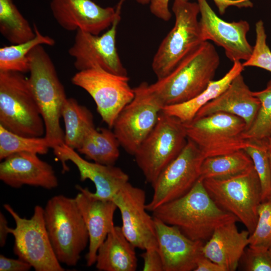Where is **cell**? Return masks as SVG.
I'll return each mask as SVG.
<instances>
[{
    "label": "cell",
    "mask_w": 271,
    "mask_h": 271,
    "mask_svg": "<svg viewBox=\"0 0 271 271\" xmlns=\"http://www.w3.org/2000/svg\"><path fill=\"white\" fill-rule=\"evenodd\" d=\"M152 213L153 217L176 226L189 238L204 242L218 227L239 221L216 205L201 179L187 193L159 206Z\"/></svg>",
    "instance_id": "6da1fadb"
},
{
    "label": "cell",
    "mask_w": 271,
    "mask_h": 271,
    "mask_svg": "<svg viewBox=\"0 0 271 271\" xmlns=\"http://www.w3.org/2000/svg\"><path fill=\"white\" fill-rule=\"evenodd\" d=\"M220 58L209 41L201 43L166 76L149 84L164 106L181 103L197 96L213 80Z\"/></svg>",
    "instance_id": "7a4b0ae2"
},
{
    "label": "cell",
    "mask_w": 271,
    "mask_h": 271,
    "mask_svg": "<svg viewBox=\"0 0 271 271\" xmlns=\"http://www.w3.org/2000/svg\"><path fill=\"white\" fill-rule=\"evenodd\" d=\"M29 83L44 120L45 133L52 149L64 143V132L60 122L62 106L67 99L54 64L42 45L28 55Z\"/></svg>",
    "instance_id": "3957f363"
},
{
    "label": "cell",
    "mask_w": 271,
    "mask_h": 271,
    "mask_svg": "<svg viewBox=\"0 0 271 271\" xmlns=\"http://www.w3.org/2000/svg\"><path fill=\"white\" fill-rule=\"evenodd\" d=\"M46 227L60 263L75 266L89 244V235L75 198L58 195L44 208Z\"/></svg>",
    "instance_id": "277c9868"
},
{
    "label": "cell",
    "mask_w": 271,
    "mask_h": 271,
    "mask_svg": "<svg viewBox=\"0 0 271 271\" xmlns=\"http://www.w3.org/2000/svg\"><path fill=\"white\" fill-rule=\"evenodd\" d=\"M0 125L25 137H41L45 133L28 78L22 73L0 71Z\"/></svg>",
    "instance_id": "5b68a950"
},
{
    "label": "cell",
    "mask_w": 271,
    "mask_h": 271,
    "mask_svg": "<svg viewBox=\"0 0 271 271\" xmlns=\"http://www.w3.org/2000/svg\"><path fill=\"white\" fill-rule=\"evenodd\" d=\"M203 182L216 205L234 215L250 234L255 228L258 208L262 200L261 184L254 166L230 177Z\"/></svg>",
    "instance_id": "8992f818"
},
{
    "label": "cell",
    "mask_w": 271,
    "mask_h": 271,
    "mask_svg": "<svg viewBox=\"0 0 271 271\" xmlns=\"http://www.w3.org/2000/svg\"><path fill=\"white\" fill-rule=\"evenodd\" d=\"M172 11L175 16L174 25L161 43L152 61V70L158 79L168 75L203 42L197 2L174 0Z\"/></svg>",
    "instance_id": "52a82bcc"
},
{
    "label": "cell",
    "mask_w": 271,
    "mask_h": 271,
    "mask_svg": "<svg viewBox=\"0 0 271 271\" xmlns=\"http://www.w3.org/2000/svg\"><path fill=\"white\" fill-rule=\"evenodd\" d=\"M187 140L184 122L162 110L155 126L133 155L147 182L152 185L156 181Z\"/></svg>",
    "instance_id": "ba28073f"
},
{
    "label": "cell",
    "mask_w": 271,
    "mask_h": 271,
    "mask_svg": "<svg viewBox=\"0 0 271 271\" xmlns=\"http://www.w3.org/2000/svg\"><path fill=\"white\" fill-rule=\"evenodd\" d=\"M14 219L16 227L9 228L14 237V252L36 271H64L52 246L46 227L44 208L35 206L30 219L22 218L12 206L4 205Z\"/></svg>",
    "instance_id": "9c48e42d"
},
{
    "label": "cell",
    "mask_w": 271,
    "mask_h": 271,
    "mask_svg": "<svg viewBox=\"0 0 271 271\" xmlns=\"http://www.w3.org/2000/svg\"><path fill=\"white\" fill-rule=\"evenodd\" d=\"M187 139L194 143L205 158L242 150L247 143L243 137L247 127L240 117L217 112L184 122Z\"/></svg>",
    "instance_id": "30bf717a"
},
{
    "label": "cell",
    "mask_w": 271,
    "mask_h": 271,
    "mask_svg": "<svg viewBox=\"0 0 271 271\" xmlns=\"http://www.w3.org/2000/svg\"><path fill=\"white\" fill-rule=\"evenodd\" d=\"M133 90V98L119 113L112 127L120 146L133 156L155 126L164 107L147 82Z\"/></svg>",
    "instance_id": "8fae6325"
},
{
    "label": "cell",
    "mask_w": 271,
    "mask_h": 271,
    "mask_svg": "<svg viewBox=\"0 0 271 271\" xmlns=\"http://www.w3.org/2000/svg\"><path fill=\"white\" fill-rule=\"evenodd\" d=\"M127 76L117 75L100 68L78 71L72 83L85 90L93 98L102 119L112 128L122 109L133 98Z\"/></svg>",
    "instance_id": "7c38bea8"
},
{
    "label": "cell",
    "mask_w": 271,
    "mask_h": 271,
    "mask_svg": "<svg viewBox=\"0 0 271 271\" xmlns=\"http://www.w3.org/2000/svg\"><path fill=\"white\" fill-rule=\"evenodd\" d=\"M205 158L197 146L188 139L179 155L151 185L153 194L146 204L147 210L152 212L159 206L187 193L200 179Z\"/></svg>",
    "instance_id": "4fadbf2b"
},
{
    "label": "cell",
    "mask_w": 271,
    "mask_h": 271,
    "mask_svg": "<svg viewBox=\"0 0 271 271\" xmlns=\"http://www.w3.org/2000/svg\"><path fill=\"white\" fill-rule=\"evenodd\" d=\"M120 13L110 29L101 35L78 30L69 54L74 58V65L78 71L100 68L110 73L127 76L116 46L117 28Z\"/></svg>",
    "instance_id": "5bb4252c"
},
{
    "label": "cell",
    "mask_w": 271,
    "mask_h": 271,
    "mask_svg": "<svg viewBox=\"0 0 271 271\" xmlns=\"http://www.w3.org/2000/svg\"><path fill=\"white\" fill-rule=\"evenodd\" d=\"M112 201L120 212L121 229L128 241L144 250L158 247L154 218L147 213L145 191L128 182Z\"/></svg>",
    "instance_id": "9a60e30c"
},
{
    "label": "cell",
    "mask_w": 271,
    "mask_h": 271,
    "mask_svg": "<svg viewBox=\"0 0 271 271\" xmlns=\"http://www.w3.org/2000/svg\"><path fill=\"white\" fill-rule=\"evenodd\" d=\"M197 1L202 41H212L223 48L226 57L232 62L247 60L253 49L246 37L250 29L249 23L244 20L226 22L216 14L207 0Z\"/></svg>",
    "instance_id": "2e32d148"
},
{
    "label": "cell",
    "mask_w": 271,
    "mask_h": 271,
    "mask_svg": "<svg viewBox=\"0 0 271 271\" xmlns=\"http://www.w3.org/2000/svg\"><path fill=\"white\" fill-rule=\"evenodd\" d=\"M123 1L115 9L103 8L92 0H51L50 9L54 18L64 30L98 35L111 27L120 13Z\"/></svg>",
    "instance_id": "e0dca14e"
},
{
    "label": "cell",
    "mask_w": 271,
    "mask_h": 271,
    "mask_svg": "<svg viewBox=\"0 0 271 271\" xmlns=\"http://www.w3.org/2000/svg\"><path fill=\"white\" fill-rule=\"evenodd\" d=\"M53 150L56 158L61 163L63 172L69 170L66 162L71 161L78 169L81 181L89 180L93 182L95 187L93 194L98 198L112 201L114 195L128 182V175L120 168L90 162L64 143Z\"/></svg>",
    "instance_id": "ac0fdd59"
},
{
    "label": "cell",
    "mask_w": 271,
    "mask_h": 271,
    "mask_svg": "<svg viewBox=\"0 0 271 271\" xmlns=\"http://www.w3.org/2000/svg\"><path fill=\"white\" fill-rule=\"evenodd\" d=\"M78 191L75 200L83 217L89 235L86 264L95 263L98 249L114 227L113 217L116 205L111 200L95 197L88 188L76 186Z\"/></svg>",
    "instance_id": "d6986e66"
},
{
    "label": "cell",
    "mask_w": 271,
    "mask_h": 271,
    "mask_svg": "<svg viewBox=\"0 0 271 271\" xmlns=\"http://www.w3.org/2000/svg\"><path fill=\"white\" fill-rule=\"evenodd\" d=\"M0 179L14 188L29 185L51 190L59 184L53 167L30 152L13 154L3 160Z\"/></svg>",
    "instance_id": "ffe728a7"
},
{
    "label": "cell",
    "mask_w": 271,
    "mask_h": 271,
    "mask_svg": "<svg viewBox=\"0 0 271 271\" xmlns=\"http://www.w3.org/2000/svg\"><path fill=\"white\" fill-rule=\"evenodd\" d=\"M158 248L164 271L194 270L205 242L193 240L177 227L154 217Z\"/></svg>",
    "instance_id": "44dd1931"
},
{
    "label": "cell",
    "mask_w": 271,
    "mask_h": 271,
    "mask_svg": "<svg viewBox=\"0 0 271 271\" xmlns=\"http://www.w3.org/2000/svg\"><path fill=\"white\" fill-rule=\"evenodd\" d=\"M259 106V100L240 73L221 94L201 108L194 118L217 112L228 113L241 118L247 129L253 122Z\"/></svg>",
    "instance_id": "7402d4cb"
},
{
    "label": "cell",
    "mask_w": 271,
    "mask_h": 271,
    "mask_svg": "<svg viewBox=\"0 0 271 271\" xmlns=\"http://www.w3.org/2000/svg\"><path fill=\"white\" fill-rule=\"evenodd\" d=\"M232 221L218 227L203 246V255L218 264L224 271H235L249 245L250 233L239 231Z\"/></svg>",
    "instance_id": "603a6c76"
},
{
    "label": "cell",
    "mask_w": 271,
    "mask_h": 271,
    "mask_svg": "<svg viewBox=\"0 0 271 271\" xmlns=\"http://www.w3.org/2000/svg\"><path fill=\"white\" fill-rule=\"evenodd\" d=\"M136 248L121 227L114 225L98 249L96 268L101 271H135L138 261Z\"/></svg>",
    "instance_id": "cb8c5ba5"
},
{
    "label": "cell",
    "mask_w": 271,
    "mask_h": 271,
    "mask_svg": "<svg viewBox=\"0 0 271 271\" xmlns=\"http://www.w3.org/2000/svg\"><path fill=\"white\" fill-rule=\"evenodd\" d=\"M243 69L244 67L240 61L233 62L231 68L222 78L212 81L207 88L197 96L181 103L165 106L162 111L183 122L191 121L201 108L221 94Z\"/></svg>",
    "instance_id": "d4e9b609"
},
{
    "label": "cell",
    "mask_w": 271,
    "mask_h": 271,
    "mask_svg": "<svg viewBox=\"0 0 271 271\" xmlns=\"http://www.w3.org/2000/svg\"><path fill=\"white\" fill-rule=\"evenodd\" d=\"M119 146L113 131L105 128L97 130L94 126L86 132L76 151L95 163L112 166L119 157Z\"/></svg>",
    "instance_id": "484cf974"
},
{
    "label": "cell",
    "mask_w": 271,
    "mask_h": 271,
    "mask_svg": "<svg viewBox=\"0 0 271 271\" xmlns=\"http://www.w3.org/2000/svg\"><path fill=\"white\" fill-rule=\"evenodd\" d=\"M61 117L65 125L64 144L77 150L86 132L94 127L91 112L73 98H67L62 106Z\"/></svg>",
    "instance_id": "4316f807"
},
{
    "label": "cell",
    "mask_w": 271,
    "mask_h": 271,
    "mask_svg": "<svg viewBox=\"0 0 271 271\" xmlns=\"http://www.w3.org/2000/svg\"><path fill=\"white\" fill-rule=\"evenodd\" d=\"M253 166L249 155L243 150L214 157L203 160L200 179H222L241 173Z\"/></svg>",
    "instance_id": "83f0119b"
},
{
    "label": "cell",
    "mask_w": 271,
    "mask_h": 271,
    "mask_svg": "<svg viewBox=\"0 0 271 271\" xmlns=\"http://www.w3.org/2000/svg\"><path fill=\"white\" fill-rule=\"evenodd\" d=\"M35 37L24 43L12 44L0 48V71L29 72L28 55L31 50L39 45L53 46L55 40L48 36L42 35L34 24Z\"/></svg>",
    "instance_id": "f1b7e54d"
},
{
    "label": "cell",
    "mask_w": 271,
    "mask_h": 271,
    "mask_svg": "<svg viewBox=\"0 0 271 271\" xmlns=\"http://www.w3.org/2000/svg\"><path fill=\"white\" fill-rule=\"evenodd\" d=\"M0 32L13 45L28 41L36 36L34 28L13 0H0Z\"/></svg>",
    "instance_id": "f546056e"
},
{
    "label": "cell",
    "mask_w": 271,
    "mask_h": 271,
    "mask_svg": "<svg viewBox=\"0 0 271 271\" xmlns=\"http://www.w3.org/2000/svg\"><path fill=\"white\" fill-rule=\"evenodd\" d=\"M50 148V145L43 137H29L14 133L0 125V160L20 152H30L44 155Z\"/></svg>",
    "instance_id": "4dcf8cb0"
},
{
    "label": "cell",
    "mask_w": 271,
    "mask_h": 271,
    "mask_svg": "<svg viewBox=\"0 0 271 271\" xmlns=\"http://www.w3.org/2000/svg\"><path fill=\"white\" fill-rule=\"evenodd\" d=\"M247 140L243 150L250 157L258 175L263 200L271 195V171L268 152V139Z\"/></svg>",
    "instance_id": "1f68e13d"
},
{
    "label": "cell",
    "mask_w": 271,
    "mask_h": 271,
    "mask_svg": "<svg viewBox=\"0 0 271 271\" xmlns=\"http://www.w3.org/2000/svg\"><path fill=\"white\" fill-rule=\"evenodd\" d=\"M260 106L251 125L244 131L246 140H262L271 137V79L261 90L253 91Z\"/></svg>",
    "instance_id": "d6a6232c"
},
{
    "label": "cell",
    "mask_w": 271,
    "mask_h": 271,
    "mask_svg": "<svg viewBox=\"0 0 271 271\" xmlns=\"http://www.w3.org/2000/svg\"><path fill=\"white\" fill-rule=\"evenodd\" d=\"M248 246L271 248V195L258 206L256 225L249 235Z\"/></svg>",
    "instance_id": "836d02e7"
},
{
    "label": "cell",
    "mask_w": 271,
    "mask_h": 271,
    "mask_svg": "<svg viewBox=\"0 0 271 271\" xmlns=\"http://www.w3.org/2000/svg\"><path fill=\"white\" fill-rule=\"evenodd\" d=\"M266 34L263 22L255 24V42L249 58L242 64L245 67H256L271 72V51L266 43Z\"/></svg>",
    "instance_id": "e575fe53"
},
{
    "label": "cell",
    "mask_w": 271,
    "mask_h": 271,
    "mask_svg": "<svg viewBox=\"0 0 271 271\" xmlns=\"http://www.w3.org/2000/svg\"><path fill=\"white\" fill-rule=\"evenodd\" d=\"M240 265L245 271H271V248L248 246L240 260Z\"/></svg>",
    "instance_id": "d590c367"
},
{
    "label": "cell",
    "mask_w": 271,
    "mask_h": 271,
    "mask_svg": "<svg viewBox=\"0 0 271 271\" xmlns=\"http://www.w3.org/2000/svg\"><path fill=\"white\" fill-rule=\"evenodd\" d=\"M144 261V271H164L162 259L158 248H151L145 250L141 254Z\"/></svg>",
    "instance_id": "8d00e7d4"
},
{
    "label": "cell",
    "mask_w": 271,
    "mask_h": 271,
    "mask_svg": "<svg viewBox=\"0 0 271 271\" xmlns=\"http://www.w3.org/2000/svg\"><path fill=\"white\" fill-rule=\"evenodd\" d=\"M32 267L29 263L21 259H13L0 255V271H28Z\"/></svg>",
    "instance_id": "74e56055"
},
{
    "label": "cell",
    "mask_w": 271,
    "mask_h": 271,
    "mask_svg": "<svg viewBox=\"0 0 271 271\" xmlns=\"http://www.w3.org/2000/svg\"><path fill=\"white\" fill-rule=\"evenodd\" d=\"M169 1L152 0L150 3V12L159 19L166 22L169 21L172 17L169 8Z\"/></svg>",
    "instance_id": "f35d334b"
},
{
    "label": "cell",
    "mask_w": 271,
    "mask_h": 271,
    "mask_svg": "<svg viewBox=\"0 0 271 271\" xmlns=\"http://www.w3.org/2000/svg\"><path fill=\"white\" fill-rule=\"evenodd\" d=\"M218 8L219 13L223 15L226 9L231 6L242 8H251L253 4L250 0H213Z\"/></svg>",
    "instance_id": "ab89813d"
},
{
    "label": "cell",
    "mask_w": 271,
    "mask_h": 271,
    "mask_svg": "<svg viewBox=\"0 0 271 271\" xmlns=\"http://www.w3.org/2000/svg\"><path fill=\"white\" fill-rule=\"evenodd\" d=\"M194 271H224V270L218 264L203 255L197 260Z\"/></svg>",
    "instance_id": "60d3db41"
},
{
    "label": "cell",
    "mask_w": 271,
    "mask_h": 271,
    "mask_svg": "<svg viewBox=\"0 0 271 271\" xmlns=\"http://www.w3.org/2000/svg\"><path fill=\"white\" fill-rule=\"evenodd\" d=\"M8 221L5 216L0 213V246L3 247L6 243L8 235L9 234Z\"/></svg>",
    "instance_id": "b9f144b4"
},
{
    "label": "cell",
    "mask_w": 271,
    "mask_h": 271,
    "mask_svg": "<svg viewBox=\"0 0 271 271\" xmlns=\"http://www.w3.org/2000/svg\"><path fill=\"white\" fill-rule=\"evenodd\" d=\"M268 152L271 171V137L268 139Z\"/></svg>",
    "instance_id": "7bdbcfd3"
},
{
    "label": "cell",
    "mask_w": 271,
    "mask_h": 271,
    "mask_svg": "<svg viewBox=\"0 0 271 271\" xmlns=\"http://www.w3.org/2000/svg\"><path fill=\"white\" fill-rule=\"evenodd\" d=\"M138 3L142 5H146L151 3L152 0H136Z\"/></svg>",
    "instance_id": "ee69618b"
}]
</instances>
